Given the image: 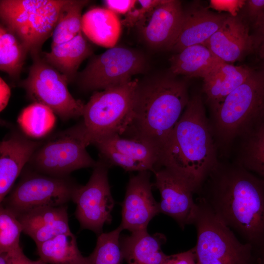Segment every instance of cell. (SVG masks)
Segmentation results:
<instances>
[{
	"mask_svg": "<svg viewBox=\"0 0 264 264\" xmlns=\"http://www.w3.org/2000/svg\"><path fill=\"white\" fill-rule=\"evenodd\" d=\"M217 151L202 97L196 94L161 149L156 168L168 170L198 193L220 163Z\"/></svg>",
	"mask_w": 264,
	"mask_h": 264,
	"instance_id": "7a4b0ae2",
	"label": "cell"
},
{
	"mask_svg": "<svg viewBox=\"0 0 264 264\" xmlns=\"http://www.w3.org/2000/svg\"><path fill=\"white\" fill-rule=\"evenodd\" d=\"M139 80H132L95 91L85 104L82 123L88 145L105 137L124 134L133 118L132 107Z\"/></svg>",
	"mask_w": 264,
	"mask_h": 264,
	"instance_id": "5b68a950",
	"label": "cell"
},
{
	"mask_svg": "<svg viewBox=\"0 0 264 264\" xmlns=\"http://www.w3.org/2000/svg\"><path fill=\"white\" fill-rule=\"evenodd\" d=\"M153 185L159 191L160 213L175 220L182 228L194 224L198 206L193 198V190L177 176L164 168H156Z\"/></svg>",
	"mask_w": 264,
	"mask_h": 264,
	"instance_id": "5bb4252c",
	"label": "cell"
},
{
	"mask_svg": "<svg viewBox=\"0 0 264 264\" xmlns=\"http://www.w3.org/2000/svg\"><path fill=\"white\" fill-rule=\"evenodd\" d=\"M240 138L236 163L264 179V118Z\"/></svg>",
	"mask_w": 264,
	"mask_h": 264,
	"instance_id": "4316f807",
	"label": "cell"
},
{
	"mask_svg": "<svg viewBox=\"0 0 264 264\" xmlns=\"http://www.w3.org/2000/svg\"><path fill=\"white\" fill-rule=\"evenodd\" d=\"M82 32L95 44L110 48L115 46L119 39L121 22L111 10L95 7L82 15Z\"/></svg>",
	"mask_w": 264,
	"mask_h": 264,
	"instance_id": "d4e9b609",
	"label": "cell"
},
{
	"mask_svg": "<svg viewBox=\"0 0 264 264\" xmlns=\"http://www.w3.org/2000/svg\"><path fill=\"white\" fill-rule=\"evenodd\" d=\"M169 62L170 69L173 75L203 79L224 62L205 45L196 44L186 47L173 54Z\"/></svg>",
	"mask_w": 264,
	"mask_h": 264,
	"instance_id": "603a6c76",
	"label": "cell"
},
{
	"mask_svg": "<svg viewBox=\"0 0 264 264\" xmlns=\"http://www.w3.org/2000/svg\"><path fill=\"white\" fill-rule=\"evenodd\" d=\"M196 264H199L197 262Z\"/></svg>",
	"mask_w": 264,
	"mask_h": 264,
	"instance_id": "60d3db41",
	"label": "cell"
},
{
	"mask_svg": "<svg viewBox=\"0 0 264 264\" xmlns=\"http://www.w3.org/2000/svg\"><path fill=\"white\" fill-rule=\"evenodd\" d=\"M150 171L138 172L132 176L122 202L120 226L131 233L147 230L152 219L160 213L159 203L154 198Z\"/></svg>",
	"mask_w": 264,
	"mask_h": 264,
	"instance_id": "9a60e30c",
	"label": "cell"
},
{
	"mask_svg": "<svg viewBox=\"0 0 264 264\" xmlns=\"http://www.w3.org/2000/svg\"><path fill=\"white\" fill-rule=\"evenodd\" d=\"M0 264H7V257L6 253H0Z\"/></svg>",
	"mask_w": 264,
	"mask_h": 264,
	"instance_id": "f35d334b",
	"label": "cell"
},
{
	"mask_svg": "<svg viewBox=\"0 0 264 264\" xmlns=\"http://www.w3.org/2000/svg\"><path fill=\"white\" fill-rule=\"evenodd\" d=\"M120 226L108 233L98 235L93 252L87 258L88 264H123L120 245Z\"/></svg>",
	"mask_w": 264,
	"mask_h": 264,
	"instance_id": "4dcf8cb0",
	"label": "cell"
},
{
	"mask_svg": "<svg viewBox=\"0 0 264 264\" xmlns=\"http://www.w3.org/2000/svg\"><path fill=\"white\" fill-rule=\"evenodd\" d=\"M89 1L68 0L62 8L52 34L51 45L69 42L82 32V11Z\"/></svg>",
	"mask_w": 264,
	"mask_h": 264,
	"instance_id": "f1b7e54d",
	"label": "cell"
},
{
	"mask_svg": "<svg viewBox=\"0 0 264 264\" xmlns=\"http://www.w3.org/2000/svg\"><path fill=\"white\" fill-rule=\"evenodd\" d=\"M166 241L161 233L151 235L147 230L132 232L120 238L124 259L127 264H162L168 256L161 249Z\"/></svg>",
	"mask_w": 264,
	"mask_h": 264,
	"instance_id": "7402d4cb",
	"label": "cell"
},
{
	"mask_svg": "<svg viewBox=\"0 0 264 264\" xmlns=\"http://www.w3.org/2000/svg\"><path fill=\"white\" fill-rule=\"evenodd\" d=\"M28 54L23 44L3 24L0 26V69L12 79L19 78Z\"/></svg>",
	"mask_w": 264,
	"mask_h": 264,
	"instance_id": "83f0119b",
	"label": "cell"
},
{
	"mask_svg": "<svg viewBox=\"0 0 264 264\" xmlns=\"http://www.w3.org/2000/svg\"><path fill=\"white\" fill-rule=\"evenodd\" d=\"M211 112L209 120L217 148L226 149L264 118V70L253 68L247 79Z\"/></svg>",
	"mask_w": 264,
	"mask_h": 264,
	"instance_id": "277c9868",
	"label": "cell"
},
{
	"mask_svg": "<svg viewBox=\"0 0 264 264\" xmlns=\"http://www.w3.org/2000/svg\"><path fill=\"white\" fill-rule=\"evenodd\" d=\"M109 166L102 160L97 162L87 183L79 185L72 201L76 204L75 216L82 229L99 235L105 224L111 222L114 201L108 179Z\"/></svg>",
	"mask_w": 264,
	"mask_h": 264,
	"instance_id": "7c38bea8",
	"label": "cell"
},
{
	"mask_svg": "<svg viewBox=\"0 0 264 264\" xmlns=\"http://www.w3.org/2000/svg\"><path fill=\"white\" fill-rule=\"evenodd\" d=\"M146 66L144 57L137 51L114 46L93 57L78 73V83L86 90H105L132 80Z\"/></svg>",
	"mask_w": 264,
	"mask_h": 264,
	"instance_id": "8fae6325",
	"label": "cell"
},
{
	"mask_svg": "<svg viewBox=\"0 0 264 264\" xmlns=\"http://www.w3.org/2000/svg\"><path fill=\"white\" fill-rule=\"evenodd\" d=\"M245 0H211V6L220 10L227 11L230 15L236 16V11L243 6Z\"/></svg>",
	"mask_w": 264,
	"mask_h": 264,
	"instance_id": "8d00e7d4",
	"label": "cell"
},
{
	"mask_svg": "<svg viewBox=\"0 0 264 264\" xmlns=\"http://www.w3.org/2000/svg\"><path fill=\"white\" fill-rule=\"evenodd\" d=\"M260 264H264V256H262L260 259Z\"/></svg>",
	"mask_w": 264,
	"mask_h": 264,
	"instance_id": "ab89813d",
	"label": "cell"
},
{
	"mask_svg": "<svg viewBox=\"0 0 264 264\" xmlns=\"http://www.w3.org/2000/svg\"><path fill=\"white\" fill-rule=\"evenodd\" d=\"M184 11L177 0H164L137 25L144 42L154 49L170 50L178 35Z\"/></svg>",
	"mask_w": 264,
	"mask_h": 264,
	"instance_id": "2e32d148",
	"label": "cell"
},
{
	"mask_svg": "<svg viewBox=\"0 0 264 264\" xmlns=\"http://www.w3.org/2000/svg\"><path fill=\"white\" fill-rule=\"evenodd\" d=\"M93 144L98 150L100 159L109 167L119 166L128 172H153L158 162L159 151L137 139L113 134Z\"/></svg>",
	"mask_w": 264,
	"mask_h": 264,
	"instance_id": "4fadbf2b",
	"label": "cell"
},
{
	"mask_svg": "<svg viewBox=\"0 0 264 264\" xmlns=\"http://www.w3.org/2000/svg\"><path fill=\"white\" fill-rule=\"evenodd\" d=\"M252 69L223 62L203 79L202 90L211 112L247 79Z\"/></svg>",
	"mask_w": 264,
	"mask_h": 264,
	"instance_id": "44dd1931",
	"label": "cell"
},
{
	"mask_svg": "<svg viewBox=\"0 0 264 264\" xmlns=\"http://www.w3.org/2000/svg\"><path fill=\"white\" fill-rule=\"evenodd\" d=\"M198 193L256 255L264 256V179L236 162H220Z\"/></svg>",
	"mask_w": 264,
	"mask_h": 264,
	"instance_id": "6da1fadb",
	"label": "cell"
},
{
	"mask_svg": "<svg viewBox=\"0 0 264 264\" xmlns=\"http://www.w3.org/2000/svg\"><path fill=\"white\" fill-rule=\"evenodd\" d=\"M42 142L14 132L0 144V202L13 188L14 183Z\"/></svg>",
	"mask_w": 264,
	"mask_h": 264,
	"instance_id": "ac0fdd59",
	"label": "cell"
},
{
	"mask_svg": "<svg viewBox=\"0 0 264 264\" xmlns=\"http://www.w3.org/2000/svg\"><path fill=\"white\" fill-rule=\"evenodd\" d=\"M11 95V90L8 85L3 79L0 78V110L1 111L7 106Z\"/></svg>",
	"mask_w": 264,
	"mask_h": 264,
	"instance_id": "74e56055",
	"label": "cell"
},
{
	"mask_svg": "<svg viewBox=\"0 0 264 264\" xmlns=\"http://www.w3.org/2000/svg\"><path fill=\"white\" fill-rule=\"evenodd\" d=\"M229 15L200 5L184 11L181 29L170 50L177 53L191 45L202 44L221 27Z\"/></svg>",
	"mask_w": 264,
	"mask_h": 264,
	"instance_id": "d6986e66",
	"label": "cell"
},
{
	"mask_svg": "<svg viewBox=\"0 0 264 264\" xmlns=\"http://www.w3.org/2000/svg\"><path fill=\"white\" fill-rule=\"evenodd\" d=\"M17 218L22 225V232L36 245L71 232L66 205L35 209Z\"/></svg>",
	"mask_w": 264,
	"mask_h": 264,
	"instance_id": "ffe728a7",
	"label": "cell"
},
{
	"mask_svg": "<svg viewBox=\"0 0 264 264\" xmlns=\"http://www.w3.org/2000/svg\"><path fill=\"white\" fill-rule=\"evenodd\" d=\"M171 75L138 81L127 138L144 141L159 151L190 99L186 81Z\"/></svg>",
	"mask_w": 264,
	"mask_h": 264,
	"instance_id": "3957f363",
	"label": "cell"
},
{
	"mask_svg": "<svg viewBox=\"0 0 264 264\" xmlns=\"http://www.w3.org/2000/svg\"><path fill=\"white\" fill-rule=\"evenodd\" d=\"M22 227L16 215L0 204V253H10L22 247L20 237Z\"/></svg>",
	"mask_w": 264,
	"mask_h": 264,
	"instance_id": "1f68e13d",
	"label": "cell"
},
{
	"mask_svg": "<svg viewBox=\"0 0 264 264\" xmlns=\"http://www.w3.org/2000/svg\"><path fill=\"white\" fill-rule=\"evenodd\" d=\"M78 186L69 176L55 177L28 170L0 204L16 216L37 208L65 205L72 200Z\"/></svg>",
	"mask_w": 264,
	"mask_h": 264,
	"instance_id": "9c48e42d",
	"label": "cell"
},
{
	"mask_svg": "<svg viewBox=\"0 0 264 264\" xmlns=\"http://www.w3.org/2000/svg\"><path fill=\"white\" fill-rule=\"evenodd\" d=\"M32 58L27 78L19 84L27 96L34 102L49 108L63 120L82 116L85 104L71 95L67 88V78L41 55Z\"/></svg>",
	"mask_w": 264,
	"mask_h": 264,
	"instance_id": "30bf717a",
	"label": "cell"
},
{
	"mask_svg": "<svg viewBox=\"0 0 264 264\" xmlns=\"http://www.w3.org/2000/svg\"><path fill=\"white\" fill-rule=\"evenodd\" d=\"M242 10V16L252 26L264 13V0H245Z\"/></svg>",
	"mask_w": 264,
	"mask_h": 264,
	"instance_id": "836d02e7",
	"label": "cell"
},
{
	"mask_svg": "<svg viewBox=\"0 0 264 264\" xmlns=\"http://www.w3.org/2000/svg\"><path fill=\"white\" fill-rule=\"evenodd\" d=\"M198 262L195 247L177 254L168 255L162 264H196Z\"/></svg>",
	"mask_w": 264,
	"mask_h": 264,
	"instance_id": "e575fe53",
	"label": "cell"
},
{
	"mask_svg": "<svg viewBox=\"0 0 264 264\" xmlns=\"http://www.w3.org/2000/svg\"><path fill=\"white\" fill-rule=\"evenodd\" d=\"M137 2L135 0H106V8L114 13L126 15L132 9Z\"/></svg>",
	"mask_w": 264,
	"mask_h": 264,
	"instance_id": "d590c367",
	"label": "cell"
},
{
	"mask_svg": "<svg viewBox=\"0 0 264 264\" xmlns=\"http://www.w3.org/2000/svg\"><path fill=\"white\" fill-rule=\"evenodd\" d=\"M92 53L91 47L81 32L69 42L51 45L50 51L43 52L41 56L64 75L69 83L77 75V70L82 62Z\"/></svg>",
	"mask_w": 264,
	"mask_h": 264,
	"instance_id": "cb8c5ba5",
	"label": "cell"
},
{
	"mask_svg": "<svg viewBox=\"0 0 264 264\" xmlns=\"http://www.w3.org/2000/svg\"><path fill=\"white\" fill-rule=\"evenodd\" d=\"M67 0H1L2 24L17 36L32 57L40 55Z\"/></svg>",
	"mask_w": 264,
	"mask_h": 264,
	"instance_id": "8992f818",
	"label": "cell"
},
{
	"mask_svg": "<svg viewBox=\"0 0 264 264\" xmlns=\"http://www.w3.org/2000/svg\"><path fill=\"white\" fill-rule=\"evenodd\" d=\"M56 121L54 112L42 104L34 102L25 108L18 118V123L29 137H42L53 128Z\"/></svg>",
	"mask_w": 264,
	"mask_h": 264,
	"instance_id": "f546056e",
	"label": "cell"
},
{
	"mask_svg": "<svg viewBox=\"0 0 264 264\" xmlns=\"http://www.w3.org/2000/svg\"><path fill=\"white\" fill-rule=\"evenodd\" d=\"M202 45L229 64L253 53L250 25L242 15L238 14L229 15L221 27Z\"/></svg>",
	"mask_w": 264,
	"mask_h": 264,
	"instance_id": "e0dca14e",
	"label": "cell"
},
{
	"mask_svg": "<svg viewBox=\"0 0 264 264\" xmlns=\"http://www.w3.org/2000/svg\"><path fill=\"white\" fill-rule=\"evenodd\" d=\"M36 247L40 259L47 264H88L87 258L79 251L71 232L58 235Z\"/></svg>",
	"mask_w": 264,
	"mask_h": 264,
	"instance_id": "484cf974",
	"label": "cell"
},
{
	"mask_svg": "<svg viewBox=\"0 0 264 264\" xmlns=\"http://www.w3.org/2000/svg\"><path fill=\"white\" fill-rule=\"evenodd\" d=\"M251 27L253 53L260 63L259 68L264 70V13Z\"/></svg>",
	"mask_w": 264,
	"mask_h": 264,
	"instance_id": "d6a6232c",
	"label": "cell"
},
{
	"mask_svg": "<svg viewBox=\"0 0 264 264\" xmlns=\"http://www.w3.org/2000/svg\"><path fill=\"white\" fill-rule=\"evenodd\" d=\"M194 223L197 233L194 247L199 264H253L252 247L241 242L200 198Z\"/></svg>",
	"mask_w": 264,
	"mask_h": 264,
	"instance_id": "52a82bcc",
	"label": "cell"
},
{
	"mask_svg": "<svg viewBox=\"0 0 264 264\" xmlns=\"http://www.w3.org/2000/svg\"><path fill=\"white\" fill-rule=\"evenodd\" d=\"M82 123L50 137L36 150L28 162L33 170L64 177L74 171L94 167L95 162L86 150Z\"/></svg>",
	"mask_w": 264,
	"mask_h": 264,
	"instance_id": "ba28073f",
	"label": "cell"
}]
</instances>
